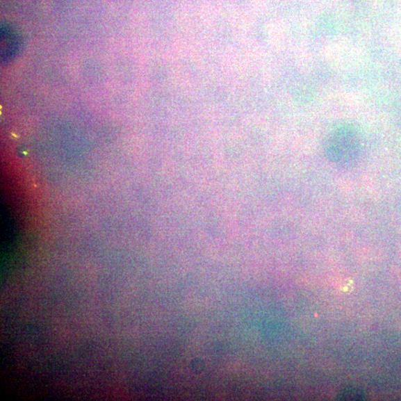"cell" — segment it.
<instances>
[{"mask_svg": "<svg viewBox=\"0 0 401 401\" xmlns=\"http://www.w3.org/2000/svg\"><path fill=\"white\" fill-rule=\"evenodd\" d=\"M325 154L333 163L350 165L361 153V144L355 130L342 126L330 134L325 145Z\"/></svg>", "mask_w": 401, "mask_h": 401, "instance_id": "6da1fadb", "label": "cell"}]
</instances>
